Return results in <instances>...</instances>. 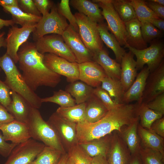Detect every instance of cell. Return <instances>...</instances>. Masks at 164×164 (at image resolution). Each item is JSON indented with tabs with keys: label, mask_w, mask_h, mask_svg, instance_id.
Listing matches in <instances>:
<instances>
[{
	"label": "cell",
	"mask_w": 164,
	"mask_h": 164,
	"mask_svg": "<svg viewBox=\"0 0 164 164\" xmlns=\"http://www.w3.org/2000/svg\"><path fill=\"white\" fill-rule=\"evenodd\" d=\"M146 5L160 18L164 19V6L149 0L145 1Z\"/></svg>",
	"instance_id": "cell-50"
},
{
	"label": "cell",
	"mask_w": 164,
	"mask_h": 164,
	"mask_svg": "<svg viewBox=\"0 0 164 164\" xmlns=\"http://www.w3.org/2000/svg\"><path fill=\"white\" fill-rule=\"evenodd\" d=\"M38 11L42 15L49 12V10L54 5L52 1L49 0H33Z\"/></svg>",
	"instance_id": "cell-47"
},
{
	"label": "cell",
	"mask_w": 164,
	"mask_h": 164,
	"mask_svg": "<svg viewBox=\"0 0 164 164\" xmlns=\"http://www.w3.org/2000/svg\"><path fill=\"white\" fill-rule=\"evenodd\" d=\"M112 135V132L100 138L78 144L91 157L100 155L107 157L111 145Z\"/></svg>",
	"instance_id": "cell-23"
},
{
	"label": "cell",
	"mask_w": 164,
	"mask_h": 164,
	"mask_svg": "<svg viewBox=\"0 0 164 164\" xmlns=\"http://www.w3.org/2000/svg\"><path fill=\"white\" fill-rule=\"evenodd\" d=\"M36 24H28L21 28L12 26L9 29L6 39V53L15 63L18 61V52L20 46L26 42L30 34L35 30Z\"/></svg>",
	"instance_id": "cell-12"
},
{
	"label": "cell",
	"mask_w": 164,
	"mask_h": 164,
	"mask_svg": "<svg viewBox=\"0 0 164 164\" xmlns=\"http://www.w3.org/2000/svg\"><path fill=\"white\" fill-rule=\"evenodd\" d=\"M91 164H109L107 157L98 155L92 157Z\"/></svg>",
	"instance_id": "cell-53"
},
{
	"label": "cell",
	"mask_w": 164,
	"mask_h": 164,
	"mask_svg": "<svg viewBox=\"0 0 164 164\" xmlns=\"http://www.w3.org/2000/svg\"><path fill=\"white\" fill-rule=\"evenodd\" d=\"M11 91L5 82L0 79V104L6 108L12 101Z\"/></svg>",
	"instance_id": "cell-44"
},
{
	"label": "cell",
	"mask_w": 164,
	"mask_h": 164,
	"mask_svg": "<svg viewBox=\"0 0 164 164\" xmlns=\"http://www.w3.org/2000/svg\"><path fill=\"white\" fill-rule=\"evenodd\" d=\"M66 164H75L72 159L69 156Z\"/></svg>",
	"instance_id": "cell-60"
},
{
	"label": "cell",
	"mask_w": 164,
	"mask_h": 164,
	"mask_svg": "<svg viewBox=\"0 0 164 164\" xmlns=\"http://www.w3.org/2000/svg\"><path fill=\"white\" fill-rule=\"evenodd\" d=\"M93 94L100 99L108 111L117 104L114 102L108 93L101 86L94 88Z\"/></svg>",
	"instance_id": "cell-43"
},
{
	"label": "cell",
	"mask_w": 164,
	"mask_h": 164,
	"mask_svg": "<svg viewBox=\"0 0 164 164\" xmlns=\"http://www.w3.org/2000/svg\"><path fill=\"white\" fill-rule=\"evenodd\" d=\"M70 4L92 21L97 23L104 22L101 11L97 3L87 0H71Z\"/></svg>",
	"instance_id": "cell-27"
},
{
	"label": "cell",
	"mask_w": 164,
	"mask_h": 164,
	"mask_svg": "<svg viewBox=\"0 0 164 164\" xmlns=\"http://www.w3.org/2000/svg\"><path fill=\"white\" fill-rule=\"evenodd\" d=\"M138 103L137 113L140 125L143 128L150 130L152 123L163 115L149 108L145 103Z\"/></svg>",
	"instance_id": "cell-34"
},
{
	"label": "cell",
	"mask_w": 164,
	"mask_h": 164,
	"mask_svg": "<svg viewBox=\"0 0 164 164\" xmlns=\"http://www.w3.org/2000/svg\"><path fill=\"white\" fill-rule=\"evenodd\" d=\"M85 122L93 123L103 118L108 110L94 94L86 102Z\"/></svg>",
	"instance_id": "cell-28"
},
{
	"label": "cell",
	"mask_w": 164,
	"mask_h": 164,
	"mask_svg": "<svg viewBox=\"0 0 164 164\" xmlns=\"http://www.w3.org/2000/svg\"><path fill=\"white\" fill-rule=\"evenodd\" d=\"M137 129L141 146L159 151L164 155V138L151 130L143 128L139 124Z\"/></svg>",
	"instance_id": "cell-26"
},
{
	"label": "cell",
	"mask_w": 164,
	"mask_h": 164,
	"mask_svg": "<svg viewBox=\"0 0 164 164\" xmlns=\"http://www.w3.org/2000/svg\"><path fill=\"white\" fill-rule=\"evenodd\" d=\"M28 164H33L32 163V162H31V163H29Z\"/></svg>",
	"instance_id": "cell-61"
},
{
	"label": "cell",
	"mask_w": 164,
	"mask_h": 164,
	"mask_svg": "<svg viewBox=\"0 0 164 164\" xmlns=\"http://www.w3.org/2000/svg\"><path fill=\"white\" fill-rule=\"evenodd\" d=\"M150 1L162 5H164V0H150Z\"/></svg>",
	"instance_id": "cell-59"
},
{
	"label": "cell",
	"mask_w": 164,
	"mask_h": 164,
	"mask_svg": "<svg viewBox=\"0 0 164 164\" xmlns=\"http://www.w3.org/2000/svg\"><path fill=\"white\" fill-rule=\"evenodd\" d=\"M34 44L37 50L42 54L52 53L70 62H76L74 54L61 35H46L37 40Z\"/></svg>",
	"instance_id": "cell-9"
},
{
	"label": "cell",
	"mask_w": 164,
	"mask_h": 164,
	"mask_svg": "<svg viewBox=\"0 0 164 164\" xmlns=\"http://www.w3.org/2000/svg\"><path fill=\"white\" fill-rule=\"evenodd\" d=\"M47 121L56 132L66 151L78 144L77 135V124L63 118L56 112Z\"/></svg>",
	"instance_id": "cell-11"
},
{
	"label": "cell",
	"mask_w": 164,
	"mask_h": 164,
	"mask_svg": "<svg viewBox=\"0 0 164 164\" xmlns=\"http://www.w3.org/2000/svg\"><path fill=\"white\" fill-rule=\"evenodd\" d=\"M86 103L84 102L68 107H59L56 112L72 122L77 124L84 121Z\"/></svg>",
	"instance_id": "cell-32"
},
{
	"label": "cell",
	"mask_w": 164,
	"mask_h": 164,
	"mask_svg": "<svg viewBox=\"0 0 164 164\" xmlns=\"http://www.w3.org/2000/svg\"><path fill=\"white\" fill-rule=\"evenodd\" d=\"M12 101L6 108L14 119L28 124L32 107L22 96L11 91Z\"/></svg>",
	"instance_id": "cell-19"
},
{
	"label": "cell",
	"mask_w": 164,
	"mask_h": 164,
	"mask_svg": "<svg viewBox=\"0 0 164 164\" xmlns=\"http://www.w3.org/2000/svg\"><path fill=\"white\" fill-rule=\"evenodd\" d=\"M151 45L142 50H138L128 46V49L137 58L136 68L142 69L145 64L147 65L150 73L155 70L160 64L164 56V46L163 42L156 41Z\"/></svg>",
	"instance_id": "cell-7"
},
{
	"label": "cell",
	"mask_w": 164,
	"mask_h": 164,
	"mask_svg": "<svg viewBox=\"0 0 164 164\" xmlns=\"http://www.w3.org/2000/svg\"><path fill=\"white\" fill-rule=\"evenodd\" d=\"M150 129L164 138V117L155 120L152 124Z\"/></svg>",
	"instance_id": "cell-49"
},
{
	"label": "cell",
	"mask_w": 164,
	"mask_h": 164,
	"mask_svg": "<svg viewBox=\"0 0 164 164\" xmlns=\"http://www.w3.org/2000/svg\"><path fill=\"white\" fill-rule=\"evenodd\" d=\"M148 22L152 24L156 28L163 32L164 30V19L159 18L152 19L149 20Z\"/></svg>",
	"instance_id": "cell-52"
},
{
	"label": "cell",
	"mask_w": 164,
	"mask_h": 164,
	"mask_svg": "<svg viewBox=\"0 0 164 164\" xmlns=\"http://www.w3.org/2000/svg\"><path fill=\"white\" fill-rule=\"evenodd\" d=\"M150 73L147 66L144 67L137 75L132 84L124 93L122 103L129 104L136 101L141 102L147 79Z\"/></svg>",
	"instance_id": "cell-20"
},
{
	"label": "cell",
	"mask_w": 164,
	"mask_h": 164,
	"mask_svg": "<svg viewBox=\"0 0 164 164\" xmlns=\"http://www.w3.org/2000/svg\"><path fill=\"white\" fill-rule=\"evenodd\" d=\"M93 89L84 82L77 80L67 85L65 91L75 98L78 104L86 102L93 94Z\"/></svg>",
	"instance_id": "cell-30"
},
{
	"label": "cell",
	"mask_w": 164,
	"mask_h": 164,
	"mask_svg": "<svg viewBox=\"0 0 164 164\" xmlns=\"http://www.w3.org/2000/svg\"><path fill=\"white\" fill-rule=\"evenodd\" d=\"M44 63L52 71L65 76L68 82L72 83L79 80V68L77 62H70L53 54L46 53L44 55Z\"/></svg>",
	"instance_id": "cell-13"
},
{
	"label": "cell",
	"mask_w": 164,
	"mask_h": 164,
	"mask_svg": "<svg viewBox=\"0 0 164 164\" xmlns=\"http://www.w3.org/2000/svg\"><path fill=\"white\" fill-rule=\"evenodd\" d=\"M3 9L10 13L15 23L23 26L30 24L37 23L42 16H39L25 12L19 7L2 6Z\"/></svg>",
	"instance_id": "cell-33"
},
{
	"label": "cell",
	"mask_w": 164,
	"mask_h": 164,
	"mask_svg": "<svg viewBox=\"0 0 164 164\" xmlns=\"http://www.w3.org/2000/svg\"><path fill=\"white\" fill-rule=\"evenodd\" d=\"M0 67L5 75L4 82L11 91L22 96L32 107L39 108L41 98L28 85L15 63L6 53L0 57Z\"/></svg>",
	"instance_id": "cell-3"
},
{
	"label": "cell",
	"mask_w": 164,
	"mask_h": 164,
	"mask_svg": "<svg viewBox=\"0 0 164 164\" xmlns=\"http://www.w3.org/2000/svg\"><path fill=\"white\" fill-rule=\"evenodd\" d=\"M97 28L102 42L113 51L116 61L121 63L125 51L121 47L115 36L109 32L107 26L104 22L97 23Z\"/></svg>",
	"instance_id": "cell-29"
},
{
	"label": "cell",
	"mask_w": 164,
	"mask_h": 164,
	"mask_svg": "<svg viewBox=\"0 0 164 164\" xmlns=\"http://www.w3.org/2000/svg\"><path fill=\"white\" fill-rule=\"evenodd\" d=\"M74 15L78 26V33L87 48L93 55L102 49L103 43L97 28V23L82 13L76 12Z\"/></svg>",
	"instance_id": "cell-6"
},
{
	"label": "cell",
	"mask_w": 164,
	"mask_h": 164,
	"mask_svg": "<svg viewBox=\"0 0 164 164\" xmlns=\"http://www.w3.org/2000/svg\"><path fill=\"white\" fill-rule=\"evenodd\" d=\"M79 80L95 88L101 86L107 75L102 68L94 61L78 64Z\"/></svg>",
	"instance_id": "cell-16"
},
{
	"label": "cell",
	"mask_w": 164,
	"mask_h": 164,
	"mask_svg": "<svg viewBox=\"0 0 164 164\" xmlns=\"http://www.w3.org/2000/svg\"><path fill=\"white\" fill-rule=\"evenodd\" d=\"M134 56L130 51L126 52L121 61L120 80L125 92L132 84L138 74Z\"/></svg>",
	"instance_id": "cell-21"
},
{
	"label": "cell",
	"mask_w": 164,
	"mask_h": 164,
	"mask_svg": "<svg viewBox=\"0 0 164 164\" xmlns=\"http://www.w3.org/2000/svg\"><path fill=\"white\" fill-rule=\"evenodd\" d=\"M129 2L134 9L136 18L140 22L160 18L146 5L145 0H130Z\"/></svg>",
	"instance_id": "cell-36"
},
{
	"label": "cell",
	"mask_w": 164,
	"mask_h": 164,
	"mask_svg": "<svg viewBox=\"0 0 164 164\" xmlns=\"http://www.w3.org/2000/svg\"><path fill=\"white\" fill-rule=\"evenodd\" d=\"M18 1L19 8L24 12L34 15L42 16L33 0H19Z\"/></svg>",
	"instance_id": "cell-45"
},
{
	"label": "cell",
	"mask_w": 164,
	"mask_h": 164,
	"mask_svg": "<svg viewBox=\"0 0 164 164\" xmlns=\"http://www.w3.org/2000/svg\"><path fill=\"white\" fill-rule=\"evenodd\" d=\"M101 86L108 93L116 104H123L122 100L125 91L120 80L106 76L102 80Z\"/></svg>",
	"instance_id": "cell-31"
},
{
	"label": "cell",
	"mask_w": 164,
	"mask_h": 164,
	"mask_svg": "<svg viewBox=\"0 0 164 164\" xmlns=\"http://www.w3.org/2000/svg\"><path fill=\"white\" fill-rule=\"evenodd\" d=\"M141 22V30L143 38L146 43L150 42L156 38L161 37L162 32L149 22L142 21Z\"/></svg>",
	"instance_id": "cell-40"
},
{
	"label": "cell",
	"mask_w": 164,
	"mask_h": 164,
	"mask_svg": "<svg viewBox=\"0 0 164 164\" xmlns=\"http://www.w3.org/2000/svg\"><path fill=\"white\" fill-rule=\"evenodd\" d=\"M18 52L19 67L26 83L34 91L41 86L56 87L61 75L49 69L44 64V54L37 50L34 43L23 44Z\"/></svg>",
	"instance_id": "cell-2"
},
{
	"label": "cell",
	"mask_w": 164,
	"mask_h": 164,
	"mask_svg": "<svg viewBox=\"0 0 164 164\" xmlns=\"http://www.w3.org/2000/svg\"><path fill=\"white\" fill-rule=\"evenodd\" d=\"M0 130L5 140L13 143L18 144L31 138L28 124L15 120L3 125Z\"/></svg>",
	"instance_id": "cell-17"
},
{
	"label": "cell",
	"mask_w": 164,
	"mask_h": 164,
	"mask_svg": "<svg viewBox=\"0 0 164 164\" xmlns=\"http://www.w3.org/2000/svg\"><path fill=\"white\" fill-rule=\"evenodd\" d=\"M17 145L7 142L2 134L0 133V155L2 156L5 157H8L13 149Z\"/></svg>",
	"instance_id": "cell-48"
},
{
	"label": "cell",
	"mask_w": 164,
	"mask_h": 164,
	"mask_svg": "<svg viewBox=\"0 0 164 164\" xmlns=\"http://www.w3.org/2000/svg\"><path fill=\"white\" fill-rule=\"evenodd\" d=\"M63 154L58 150L45 145L32 162L33 164H57Z\"/></svg>",
	"instance_id": "cell-35"
},
{
	"label": "cell",
	"mask_w": 164,
	"mask_h": 164,
	"mask_svg": "<svg viewBox=\"0 0 164 164\" xmlns=\"http://www.w3.org/2000/svg\"><path fill=\"white\" fill-rule=\"evenodd\" d=\"M139 121V117L130 125L124 127L120 132H118L131 155L138 154L141 146L137 131Z\"/></svg>",
	"instance_id": "cell-25"
},
{
	"label": "cell",
	"mask_w": 164,
	"mask_h": 164,
	"mask_svg": "<svg viewBox=\"0 0 164 164\" xmlns=\"http://www.w3.org/2000/svg\"><path fill=\"white\" fill-rule=\"evenodd\" d=\"M164 93V61L149 73L147 79L141 102L147 104Z\"/></svg>",
	"instance_id": "cell-15"
},
{
	"label": "cell",
	"mask_w": 164,
	"mask_h": 164,
	"mask_svg": "<svg viewBox=\"0 0 164 164\" xmlns=\"http://www.w3.org/2000/svg\"><path fill=\"white\" fill-rule=\"evenodd\" d=\"M5 33L3 32L0 33V48L2 47H6V39L4 38ZM2 69L0 67V72Z\"/></svg>",
	"instance_id": "cell-57"
},
{
	"label": "cell",
	"mask_w": 164,
	"mask_h": 164,
	"mask_svg": "<svg viewBox=\"0 0 164 164\" xmlns=\"http://www.w3.org/2000/svg\"><path fill=\"white\" fill-rule=\"evenodd\" d=\"M15 23L12 19L4 20L0 18V30L5 26H12Z\"/></svg>",
	"instance_id": "cell-55"
},
{
	"label": "cell",
	"mask_w": 164,
	"mask_h": 164,
	"mask_svg": "<svg viewBox=\"0 0 164 164\" xmlns=\"http://www.w3.org/2000/svg\"><path fill=\"white\" fill-rule=\"evenodd\" d=\"M0 5L1 6L19 7L17 0H0Z\"/></svg>",
	"instance_id": "cell-54"
},
{
	"label": "cell",
	"mask_w": 164,
	"mask_h": 164,
	"mask_svg": "<svg viewBox=\"0 0 164 164\" xmlns=\"http://www.w3.org/2000/svg\"><path fill=\"white\" fill-rule=\"evenodd\" d=\"M110 147L107 155L109 164H127L131 156L128 147L117 131L112 132Z\"/></svg>",
	"instance_id": "cell-18"
},
{
	"label": "cell",
	"mask_w": 164,
	"mask_h": 164,
	"mask_svg": "<svg viewBox=\"0 0 164 164\" xmlns=\"http://www.w3.org/2000/svg\"><path fill=\"white\" fill-rule=\"evenodd\" d=\"M68 158L69 156L67 153H66L63 154L57 164H66Z\"/></svg>",
	"instance_id": "cell-58"
},
{
	"label": "cell",
	"mask_w": 164,
	"mask_h": 164,
	"mask_svg": "<svg viewBox=\"0 0 164 164\" xmlns=\"http://www.w3.org/2000/svg\"><path fill=\"white\" fill-rule=\"evenodd\" d=\"M45 145L32 138L17 144L4 164H28L32 162Z\"/></svg>",
	"instance_id": "cell-10"
},
{
	"label": "cell",
	"mask_w": 164,
	"mask_h": 164,
	"mask_svg": "<svg viewBox=\"0 0 164 164\" xmlns=\"http://www.w3.org/2000/svg\"><path fill=\"white\" fill-rule=\"evenodd\" d=\"M126 41L127 46L138 50L147 47V43L144 39L141 30V22L136 18L125 23Z\"/></svg>",
	"instance_id": "cell-24"
},
{
	"label": "cell",
	"mask_w": 164,
	"mask_h": 164,
	"mask_svg": "<svg viewBox=\"0 0 164 164\" xmlns=\"http://www.w3.org/2000/svg\"><path fill=\"white\" fill-rule=\"evenodd\" d=\"M43 102H50L55 103L63 108L68 107L76 105L75 101L70 94L66 91L60 90L54 91L53 96L41 98Z\"/></svg>",
	"instance_id": "cell-38"
},
{
	"label": "cell",
	"mask_w": 164,
	"mask_h": 164,
	"mask_svg": "<svg viewBox=\"0 0 164 164\" xmlns=\"http://www.w3.org/2000/svg\"><path fill=\"white\" fill-rule=\"evenodd\" d=\"M67 153L75 164H91L92 157L78 144L70 149Z\"/></svg>",
	"instance_id": "cell-41"
},
{
	"label": "cell",
	"mask_w": 164,
	"mask_h": 164,
	"mask_svg": "<svg viewBox=\"0 0 164 164\" xmlns=\"http://www.w3.org/2000/svg\"><path fill=\"white\" fill-rule=\"evenodd\" d=\"M146 104L150 109L163 115L164 114V93L159 95L153 100Z\"/></svg>",
	"instance_id": "cell-46"
},
{
	"label": "cell",
	"mask_w": 164,
	"mask_h": 164,
	"mask_svg": "<svg viewBox=\"0 0 164 164\" xmlns=\"http://www.w3.org/2000/svg\"><path fill=\"white\" fill-rule=\"evenodd\" d=\"M138 103L121 104L109 110L98 121L93 123L85 121L77 124L78 144L88 142L104 137L114 131L120 132L139 118Z\"/></svg>",
	"instance_id": "cell-1"
},
{
	"label": "cell",
	"mask_w": 164,
	"mask_h": 164,
	"mask_svg": "<svg viewBox=\"0 0 164 164\" xmlns=\"http://www.w3.org/2000/svg\"><path fill=\"white\" fill-rule=\"evenodd\" d=\"M138 154L142 164H164V155L141 146Z\"/></svg>",
	"instance_id": "cell-39"
},
{
	"label": "cell",
	"mask_w": 164,
	"mask_h": 164,
	"mask_svg": "<svg viewBox=\"0 0 164 164\" xmlns=\"http://www.w3.org/2000/svg\"><path fill=\"white\" fill-rule=\"evenodd\" d=\"M13 116L6 109L0 104V128L3 125L14 120Z\"/></svg>",
	"instance_id": "cell-51"
},
{
	"label": "cell",
	"mask_w": 164,
	"mask_h": 164,
	"mask_svg": "<svg viewBox=\"0 0 164 164\" xmlns=\"http://www.w3.org/2000/svg\"><path fill=\"white\" fill-rule=\"evenodd\" d=\"M102 9V14L106 20L109 30L115 36L121 46L127 45L125 23L122 20L112 5L111 0H93Z\"/></svg>",
	"instance_id": "cell-8"
},
{
	"label": "cell",
	"mask_w": 164,
	"mask_h": 164,
	"mask_svg": "<svg viewBox=\"0 0 164 164\" xmlns=\"http://www.w3.org/2000/svg\"><path fill=\"white\" fill-rule=\"evenodd\" d=\"M28 124L31 138L64 154L67 153L55 130L47 121L43 119L38 109L32 108Z\"/></svg>",
	"instance_id": "cell-4"
},
{
	"label": "cell",
	"mask_w": 164,
	"mask_h": 164,
	"mask_svg": "<svg viewBox=\"0 0 164 164\" xmlns=\"http://www.w3.org/2000/svg\"><path fill=\"white\" fill-rule=\"evenodd\" d=\"M69 25L67 19L59 13L57 7L54 5L50 12L42 15L37 23L32 32L33 39L36 41L50 34L62 35Z\"/></svg>",
	"instance_id": "cell-5"
},
{
	"label": "cell",
	"mask_w": 164,
	"mask_h": 164,
	"mask_svg": "<svg viewBox=\"0 0 164 164\" xmlns=\"http://www.w3.org/2000/svg\"><path fill=\"white\" fill-rule=\"evenodd\" d=\"M70 1L61 0L57 7L59 13L69 21L70 24L75 30L78 33L79 29L74 15L72 13L70 7Z\"/></svg>",
	"instance_id": "cell-42"
},
{
	"label": "cell",
	"mask_w": 164,
	"mask_h": 164,
	"mask_svg": "<svg viewBox=\"0 0 164 164\" xmlns=\"http://www.w3.org/2000/svg\"><path fill=\"white\" fill-rule=\"evenodd\" d=\"M127 164H142L139 154L131 155Z\"/></svg>",
	"instance_id": "cell-56"
},
{
	"label": "cell",
	"mask_w": 164,
	"mask_h": 164,
	"mask_svg": "<svg viewBox=\"0 0 164 164\" xmlns=\"http://www.w3.org/2000/svg\"><path fill=\"white\" fill-rule=\"evenodd\" d=\"M78 64L93 61V54L86 47L78 33L70 24L61 35Z\"/></svg>",
	"instance_id": "cell-14"
},
{
	"label": "cell",
	"mask_w": 164,
	"mask_h": 164,
	"mask_svg": "<svg viewBox=\"0 0 164 164\" xmlns=\"http://www.w3.org/2000/svg\"><path fill=\"white\" fill-rule=\"evenodd\" d=\"M93 60L102 68L107 76L120 80V64L116 60L111 58L104 48L93 54Z\"/></svg>",
	"instance_id": "cell-22"
},
{
	"label": "cell",
	"mask_w": 164,
	"mask_h": 164,
	"mask_svg": "<svg viewBox=\"0 0 164 164\" xmlns=\"http://www.w3.org/2000/svg\"><path fill=\"white\" fill-rule=\"evenodd\" d=\"M111 2L115 10L125 23L136 18L129 0H111Z\"/></svg>",
	"instance_id": "cell-37"
}]
</instances>
